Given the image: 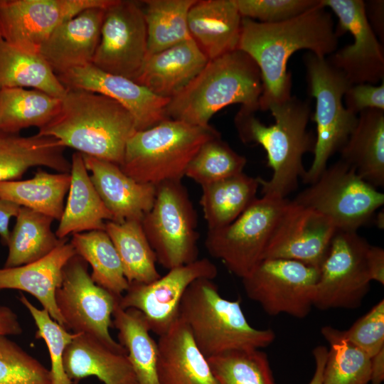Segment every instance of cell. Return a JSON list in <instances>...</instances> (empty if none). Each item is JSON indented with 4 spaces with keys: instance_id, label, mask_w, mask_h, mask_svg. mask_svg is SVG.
Wrapping results in <instances>:
<instances>
[{
    "instance_id": "cell-1",
    "label": "cell",
    "mask_w": 384,
    "mask_h": 384,
    "mask_svg": "<svg viewBox=\"0 0 384 384\" xmlns=\"http://www.w3.org/2000/svg\"><path fill=\"white\" fill-rule=\"evenodd\" d=\"M320 1L292 18L273 23L242 18L238 49L255 62L262 82L260 109L289 98L292 75L287 62L297 50L306 49L325 58L337 50L338 38L331 14Z\"/></svg>"
},
{
    "instance_id": "cell-2",
    "label": "cell",
    "mask_w": 384,
    "mask_h": 384,
    "mask_svg": "<svg viewBox=\"0 0 384 384\" xmlns=\"http://www.w3.org/2000/svg\"><path fill=\"white\" fill-rule=\"evenodd\" d=\"M269 110L274 123L266 126L242 109L235 124L242 142L261 145L267 153V166L272 174L269 180L258 178L263 196L287 198L294 191L299 178L306 173L303 156L314 147L315 137L307 131L311 107L307 100L296 96L270 103Z\"/></svg>"
},
{
    "instance_id": "cell-3",
    "label": "cell",
    "mask_w": 384,
    "mask_h": 384,
    "mask_svg": "<svg viewBox=\"0 0 384 384\" xmlns=\"http://www.w3.org/2000/svg\"><path fill=\"white\" fill-rule=\"evenodd\" d=\"M137 131L132 115L114 100L88 90L67 89L60 111L38 134L119 166L127 143Z\"/></svg>"
},
{
    "instance_id": "cell-4",
    "label": "cell",
    "mask_w": 384,
    "mask_h": 384,
    "mask_svg": "<svg viewBox=\"0 0 384 384\" xmlns=\"http://www.w3.org/2000/svg\"><path fill=\"white\" fill-rule=\"evenodd\" d=\"M262 92L258 66L250 55L237 49L208 60L202 70L169 100L166 112L168 119L208 127L216 112L233 104L255 112L260 109Z\"/></svg>"
},
{
    "instance_id": "cell-5",
    "label": "cell",
    "mask_w": 384,
    "mask_h": 384,
    "mask_svg": "<svg viewBox=\"0 0 384 384\" xmlns=\"http://www.w3.org/2000/svg\"><path fill=\"white\" fill-rule=\"evenodd\" d=\"M179 318L206 358L229 351L261 349L275 339L273 330L252 326L240 300L223 298L210 279H198L189 285L181 302Z\"/></svg>"
},
{
    "instance_id": "cell-6",
    "label": "cell",
    "mask_w": 384,
    "mask_h": 384,
    "mask_svg": "<svg viewBox=\"0 0 384 384\" xmlns=\"http://www.w3.org/2000/svg\"><path fill=\"white\" fill-rule=\"evenodd\" d=\"M220 135L211 126L202 127L167 119L137 131L129 138L119 167L134 180L156 186L181 181L201 146Z\"/></svg>"
},
{
    "instance_id": "cell-7",
    "label": "cell",
    "mask_w": 384,
    "mask_h": 384,
    "mask_svg": "<svg viewBox=\"0 0 384 384\" xmlns=\"http://www.w3.org/2000/svg\"><path fill=\"white\" fill-rule=\"evenodd\" d=\"M309 94L316 100L311 117L316 125L314 159L302 178L314 183L327 167L329 158L340 151L355 129L358 115L348 110L343 96L351 86L344 75L326 58L309 52L304 56Z\"/></svg>"
},
{
    "instance_id": "cell-8",
    "label": "cell",
    "mask_w": 384,
    "mask_h": 384,
    "mask_svg": "<svg viewBox=\"0 0 384 384\" xmlns=\"http://www.w3.org/2000/svg\"><path fill=\"white\" fill-rule=\"evenodd\" d=\"M141 223L164 268L169 270L198 259L197 215L181 181L156 186L154 204Z\"/></svg>"
},
{
    "instance_id": "cell-9",
    "label": "cell",
    "mask_w": 384,
    "mask_h": 384,
    "mask_svg": "<svg viewBox=\"0 0 384 384\" xmlns=\"http://www.w3.org/2000/svg\"><path fill=\"white\" fill-rule=\"evenodd\" d=\"M329 218L337 230L357 232L384 204V194L339 159L292 200Z\"/></svg>"
},
{
    "instance_id": "cell-10",
    "label": "cell",
    "mask_w": 384,
    "mask_h": 384,
    "mask_svg": "<svg viewBox=\"0 0 384 384\" xmlns=\"http://www.w3.org/2000/svg\"><path fill=\"white\" fill-rule=\"evenodd\" d=\"M288 201L263 196L233 222L208 230L205 247L210 255L220 260L235 275L244 278L263 260L264 253Z\"/></svg>"
},
{
    "instance_id": "cell-11",
    "label": "cell",
    "mask_w": 384,
    "mask_h": 384,
    "mask_svg": "<svg viewBox=\"0 0 384 384\" xmlns=\"http://www.w3.org/2000/svg\"><path fill=\"white\" fill-rule=\"evenodd\" d=\"M119 299L93 282L87 263L78 255L64 267L62 282L55 292L56 305L66 330L90 335L110 348L127 353L109 331Z\"/></svg>"
},
{
    "instance_id": "cell-12",
    "label": "cell",
    "mask_w": 384,
    "mask_h": 384,
    "mask_svg": "<svg viewBox=\"0 0 384 384\" xmlns=\"http://www.w3.org/2000/svg\"><path fill=\"white\" fill-rule=\"evenodd\" d=\"M319 269L284 259H263L242 279L247 297L266 314L304 319L314 306Z\"/></svg>"
},
{
    "instance_id": "cell-13",
    "label": "cell",
    "mask_w": 384,
    "mask_h": 384,
    "mask_svg": "<svg viewBox=\"0 0 384 384\" xmlns=\"http://www.w3.org/2000/svg\"><path fill=\"white\" fill-rule=\"evenodd\" d=\"M369 245L357 232L336 231L319 268L314 306L321 310L361 306L371 282L366 263Z\"/></svg>"
},
{
    "instance_id": "cell-14",
    "label": "cell",
    "mask_w": 384,
    "mask_h": 384,
    "mask_svg": "<svg viewBox=\"0 0 384 384\" xmlns=\"http://www.w3.org/2000/svg\"><path fill=\"white\" fill-rule=\"evenodd\" d=\"M147 55L144 10L134 1L114 0L105 10L92 65L134 82Z\"/></svg>"
},
{
    "instance_id": "cell-15",
    "label": "cell",
    "mask_w": 384,
    "mask_h": 384,
    "mask_svg": "<svg viewBox=\"0 0 384 384\" xmlns=\"http://www.w3.org/2000/svg\"><path fill=\"white\" fill-rule=\"evenodd\" d=\"M217 267L208 258H201L169 270L164 276L147 283H129L119 300V306L132 308L144 316L151 332L161 336L179 319V307L189 285L201 278L214 279Z\"/></svg>"
},
{
    "instance_id": "cell-16",
    "label": "cell",
    "mask_w": 384,
    "mask_h": 384,
    "mask_svg": "<svg viewBox=\"0 0 384 384\" xmlns=\"http://www.w3.org/2000/svg\"><path fill=\"white\" fill-rule=\"evenodd\" d=\"M338 17L336 28L340 36L348 31L353 43L336 50L327 61L340 70L350 85H375L384 78V53L370 26L362 0H320Z\"/></svg>"
},
{
    "instance_id": "cell-17",
    "label": "cell",
    "mask_w": 384,
    "mask_h": 384,
    "mask_svg": "<svg viewBox=\"0 0 384 384\" xmlns=\"http://www.w3.org/2000/svg\"><path fill=\"white\" fill-rule=\"evenodd\" d=\"M114 0H0V30L5 42L38 53L63 22L90 8L106 9Z\"/></svg>"
},
{
    "instance_id": "cell-18",
    "label": "cell",
    "mask_w": 384,
    "mask_h": 384,
    "mask_svg": "<svg viewBox=\"0 0 384 384\" xmlns=\"http://www.w3.org/2000/svg\"><path fill=\"white\" fill-rule=\"evenodd\" d=\"M336 231L321 213L288 200L263 259L294 260L319 269Z\"/></svg>"
},
{
    "instance_id": "cell-19",
    "label": "cell",
    "mask_w": 384,
    "mask_h": 384,
    "mask_svg": "<svg viewBox=\"0 0 384 384\" xmlns=\"http://www.w3.org/2000/svg\"><path fill=\"white\" fill-rule=\"evenodd\" d=\"M66 89L88 90L114 100L132 115L137 130H144L167 119L170 99L161 97L127 78L106 73L92 64L57 75Z\"/></svg>"
},
{
    "instance_id": "cell-20",
    "label": "cell",
    "mask_w": 384,
    "mask_h": 384,
    "mask_svg": "<svg viewBox=\"0 0 384 384\" xmlns=\"http://www.w3.org/2000/svg\"><path fill=\"white\" fill-rule=\"evenodd\" d=\"M105 9L90 8L60 24L39 54L56 75L92 63L100 40Z\"/></svg>"
},
{
    "instance_id": "cell-21",
    "label": "cell",
    "mask_w": 384,
    "mask_h": 384,
    "mask_svg": "<svg viewBox=\"0 0 384 384\" xmlns=\"http://www.w3.org/2000/svg\"><path fill=\"white\" fill-rule=\"evenodd\" d=\"M82 155L95 188L112 215V221H142L154 204L156 186L134 180L117 164Z\"/></svg>"
},
{
    "instance_id": "cell-22",
    "label": "cell",
    "mask_w": 384,
    "mask_h": 384,
    "mask_svg": "<svg viewBox=\"0 0 384 384\" xmlns=\"http://www.w3.org/2000/svg\"><path fill=\"white\" fill-rule=\"evenodd\" d=\"M76 252L68 240L51 252L35 262L10 268H0V290L18 289L33 295L43 309L64 327L55 302V292L63 279V271Z\"/></svg>"
},
{
    "instance_id": "cell-23",
    "label": "cell",
    "mask_w": 384,
    "mask_h": 384,
    "mask_svg": "<svg viewBox=\"0 0 384 384\" xmlns=\"http://www.w3.org/2000/svg\"><path fill=\"white\" fill-rule=\"evenodd\" d=\"M208 59L192 39L146 57L136 82L171 99L205 67Z\"/></svg>"
},
{
    "instance_id": "cell-24",
    "label": "cell",
    "mask_w": 384,
    "mask_h": 384,
    "mask_svg": "<svg viewBox=\"0 0 384 384\" xmlns=\"http://www.w3.org/2000/svg\"><path fill=\"white\" fill-rule=\"evenodd\" d=\"M159 384H218L208 359L179 318L157 341Z\"/></svg>"
},
{
    "instance_id": "cell-25",
    "label": "cell",
    "mask_w": 384,
    "mask_h": 384,
    "mask_svg": "<svg viewBox=\"0 0 384 384\" xmlns=\"http://www.w3.org/2000/svg\"><path fill=\"white\" fill-rule=\"evenodd\" d=\"M241 23L234 0H196L188 14L191 37L208 60L238 49Z\"/></svg>"
},
{
    "instance_id": "cell-26",
    "label": "cell",
    "mask_w": 384,
    "mask_h": 384,
    "mask_svg": "<svg viewBox=\"0 0 384 384\" xmlns=\"http://www.w3.org/2000/svg\"><path fill=\"white\" fill-rule=\"evenodd\" d=\"M63 366L75 383L95 376L104 384H137L127 353L115 351L86 334H75L67 346Z\"/></svg>"
},
{
    "instance_id": "cell-27",
    "label": "cell",
    "mask_w": 384,
    "mask_h": 384,
    "mask_svg": "<svg viewBox=\"0 0 384 384\" xmlns=\"http://www.w3.org/2000/svg\"><path fill=\"white\" fill-rule=\"evenodd\" d=\"M70 163L68 199L55 232L59 239L75 233L105 230V223L113 220L90 179L82 154L73 153Z\"/></svg>"
},
{
    "instance_id": "cell-28",
    "label": "cell",
    "mask_w": 384,
    "mask_h": 384,
    "mask_svg": "<svg viewBox=\"0 0 384 384\" xmlns=\"http://www.w3.org/2000/svg\"><path fill=\"white\" fill-rule=\"evenodd\" d=\"M65 149L53 137L38 134L21 137L0 131V182L20 180L33 166L70 173L71 163L65 156Z\"/></svg>"
},
{
    "instance_id": "cell-29",
    "label": "cell",
    "mask_w": 384,
    "mask_h": 384,
    "mask_svg": "<svg viewBox=\"0 0 384 384\" xmlns=\"http://www.w3.org/2000/svg\"><path fill=\"white\" fill-rule=\"evenodd\" d=\"M340 159L375 188L384 185V111L366 110L340 150Z\"/></svg>"
},
{
    "instance_id": "cell-30",
    "label": "cell",
    "mask_w": 384,
    "mask_h": 384,
    "mask_svg": "<svg viewBox=\"0 0 384 384\" xmlns=\"http://www.w3.org/2000/svg\"><path fill=\"white\" fill-rule=\"evenodd\" d=\"M112 326L118 331L119 343L126 351L137 384H159L158 343L150 335L142 314L132 308L124 309L117 303L112 314Z\"/></svg>"
},
{
    "instance_id": "cell-31",
    "label": "cell",
    "mask_w": 384,
    "mask_h": 384,
    "mask_svg": "<svg viewBox=\"0 0 384 384\" xmlns=\"http://www.w3.org/2000/svg\"><path fill=\"white\" fill-rule=\"evenodd\" d=\"M258 178L244 172L201 186L200 205L208 230L225 227L257 198Z\"/></svg>"
},
{
    "instance_id": "cell-32",
    "label": "cell",
    "mask_w": 384,
    "mask_h": 384,
    "mask_svg": "<svg viewBox=\"0 0 384 384\" xmlns=\"http://www.w3.org/2000/svg\"><path fill=\"white\" fill-rule=\"evenodd\" d=\"M70 181V173L38 169L27 180L1 181L0 198L60 220Z\"/></svg>"
},
{
    "instance_id": "cell-33",
    "label": "cell",
    "mask_w": 384,
    "mask_h": 384,
    "mask_svg": "<svg viewBox=\"0 0 384 384\" xmlns=\"http://www.w3.org/2000/svg\"><path fill=\"white\" fill-rule=\"evenodd\" d=\"M31 87L62 99L67 89L38 53L21 50L3 41L0 43V90Z\"/></svg>"
},
{
    "instance_id": "cell-34",
    "label": "cell",
    "mask_w": 384,
    "mask_h": 384,
    "mask_svg": "<svg viewBox=\"0 0 384 384\" xmlns=\"http://www.w3.org/2000/svg\"><path fill=\"white\" fill-rule=\"evenodd\" d=\"M16 218L4 267H16L38 260L68 240L59 239L52 231L54 220L48 215L21 207Z\"/></svg>"
},
{
    "instance_id": "cell-35",
    "label": "cell",
    "mask_w": 384,
    "mask_h": 384,
    "mask_svg": "<svg viewBox=\"0 0 384 384\" xmlns=\"http://www.w3.org/2000/svg\"><path fill=\"white\" fill-rule=\"evenodd\" d=\"M60 106V98L38 90H0V131L18 134L30 127L39 129L57 115Z\"/></svg>"
},
{
    "instance_id": "cell-36",
    "label": "cell",
    "mask_w": 384,
    "mask_h": 384,
    "mask_svg": "<svg viewBox=\"0 0 384 384\" xmlns=\"http://www.w3.org/2000/svg\"><path fill=\"white\" fill-rule=\"evenodd\" d=\"M105 230L119 256L129 283L147 284L161 277L156 269L155 253L141 221H107Z\"/></svg>"
},
{
    "instance_id": "cell-37",
    "label": "cell",
    "mask_w": 384,
    "mask_h": 384,
    "mask_svg": "<svg viewBox=\"0 0 384 384\" xmlns=\"http://www.w3.org/2000/svg\"><path fill=\"white\" fill-rule=\"evenodd\" d=\"M70 243L76 255L92 268L93 282L117 297H121L129 287L119 256L104 230L72 235Z\"/></svg>"
},
{
    "instance_id": "cell-38",
    "label": "cell",
    "mask_w": 384,
    "mask_h": 384,
    "mask_svg": "<svg viewBox=\"0 0 384 384\" xmlns=\"http://www.w3.org/2000/svg\"><path fill=\"white\" fill-rule=\"evenodd\" d=\"M196 0H147L144 10L147 56L192 38L188 14Z\"/></svg>"
},
{
    "instance_id": "cell-39",
    "label": "cell",
    "mask_w": 384,
    "mask_h": 384,
    "mask_svg": "<svg viewBox=\"0 0 384 384\" xmlns=\"http://www.w3.org/2000/svg\"><path fill=\"white\" fill-rule=\"evenodd\" d=\"M321 331L330 345L323 384H370L371 358L344 338L340 330L326 326Z\"/></svg>"
},
{
    "instance_id": "cell-40",
    "label": "cell",
    "mask_w": 384,
    "mask_h": 384,
    "mask_svg": "<svg viewBox=\"0 0 384 384\" xmlns=\"http://www.w3.org/2000/svg\"><path fill=\"white\" fill-rule=\"evenodd\" d=\"M207 359L218 384H276L267 355L260 349L229 351Z\"/></svg>"
},
{
    "instance_id": "cell-41",
    "label": "cell",
    "mask_w": 384,
    "mask_h": 384,
    "mask_svg": "<svg viewBox=\"0 0 384 384\" xmlns=\"http://www.w3.org/2000/svg\"><path fill=\"white\" fill-rule=\"evenodd\" d=\"M246 163V158L235 151L220 135L201 146L185 176L202 186L243 172Z\"/></svg>"
},
{
    "instance_id": "cell-42",
    "label": "cell",
    "mask_w": 384,
    "mask_h": 384,
    "mask_svg": "<svg viewBox=\"0 0 384 384\" xmlns=\"http://www.w3.org/2000/svg\"><path fill=\"white\" fill-rule=\"evenodd\" d=\"M28 309L37 327L36 338L44 340L50 358L52 384H72L63 366V354L75 334L69 332L56 322L44 309L36 307L23 294L18 298Z\"/></svg>"
},
{
    "instance_id": "cell-43",
    "label": "cell",
    "mask_w": 384,
    "mask_h": 384,
    "mask_svg": "<svg viewBox=\"0 0 384 384\" xmlns=\"http://www.w3.org/2000/svg\"><path fill=\"white\" fill-rule=\"evenodd\" d=\"M0 384H52L50 370L6 336L0 335Z\"/></svg>"
},
{
    "instance_id": "cell-44",
    "label": "cell",
    "mask_w": 384,
    "mask_h": 384,
    "mask_svg": "<svg viewBox=\"0 0 384 384\" xmlns=\"http://www.w3.org/2000/svg\"><path fill=\"white\" fill-rule=\"evenodd\" d=\"M242 18L260 23L284 21L315 7L320 0H234Z\"/></svg>"
},
{
    "instance_id": "cell-45",
    "label": "cell",
    "mask_w": 384,
    "mask_h": 384,
    "mask_svg": "<svg viewBox=\"0 0 384 384\" xmlns=\"http://www.w3.org/2000/svg\"><path fill=\"white\" fill-rule=\"evenodd\" d=\"M342 336L359 348L370 358L384 348V300L382 299L348 330L341 331Z\"/></svg>"
},
{
    "instance_id": "cell-46",
    "label": "cell",
    "mask_w": 384,
    "mask_h": 384,
    "mask_svg": "<svg viewBox=\"0 0 384 384\" xmlns=\"http://www.w3.org/2000/svg\"><path fill=\"white\" fill-rule=\"evenodd\" d=\"M345 107L358 115L363 110L384 111V83L379 85L357 84L351 85L343 96Z\"/></svg>"
},
{
    "instance_id": "cell-47",
    "label": "cell",
    "mask_w": 384,
    "mask_h": 384,
    "mask_svg": "<svg viewBox=\"0 0 384 384\" xmlns=\"http://www.w3.org/2000/svg\"><path fill=\"white\" fill-rule=\"evenodd\" d=\"M366 263L368 273L371 281H376L384 284V250L383 248L369 245L366 255Z\"/></svg>"
},
{
    "instance_id": "cell-48",
    "label": "cell",
    "mask_w": 384,
    "mask_h": 384,
    "mask_svg": "<svg viewBox=\"0 0 384 384\" xmlns=\"http://www.w3.org/2000/svg\"><path fill=\"white\" fill-rule=\"evenodd\" d=\"M21 206L0 198V239L4 245H7L10 231L9 228L11 218L16 217Z\"/></svg>"
},
{
    "instance_id": "cell-49",
    "label": "cell",
    "mask_w": 384,
    "mask_h": 384,
    "mask_svg": "<svg viewBox=\"0 0 384 384\" xmlns=\"http://www.w3.org/2000/svg\"><path fill=\"white\" fill-rule=\"evenodd\" d=\"M22 326L16 314L9 306H0V335H20Z\"/></svg>"
},
{
    "instance_id": "cell-50",
    "label": "cell",
    "mask_w": 384,
    "mask_h": 384,
    "mask_svg": "<svg viewBox=\"0 0 384 384\" xmlns=\"http://www.w3.org/2000/svg\"><path fill=\"white\" fill-rule=\"evenodd\" d=\"M315 361V371L308 384H323V372L328 354V348L324 346H317L312 351Z\"/></svg>"
},
{
    "instance_id": "cell-51",
    "label": "cell",
    "mask_w": 384,
    "mask_h": 384,
    "mask_svg": "<svg viewBox=\"0 0 384 384\" xmlns=\"http://www.w3.org/2000/svg\"><path fill=\"white\" fill-rule=\"evenodd\" d=\"M370 360V384H382L384 381V348Z\"/></svg>"
},
{
    "instance_id": "cell-52",
    "label": "cell",
    "mask_w": 384,
    "mask_h": 384,
    "mask_svg": "<svg viewBox=\"0 0 384 384\" xmlns=\"http://www.w3.org/2000/svg\"><path fill=\"white\" fill-rule=\"evenodd\" d=\"M370 7L368 9H370V14H367V15L370 14V16H367L368 21H371L370 23V26L373 23L375 25L376 28L375 31H378V33L379 35H381V31L382 33L383 31V1H371L369 2ZM367 8V7H366Z\"/></svg>"
},
{
    "instance_id": "cell-53",
    "label": "cell",
    "mask_w": 384,
    "mask_h": 384,
    "mask_svg": "<svg viewBox=\"0 0 384 384\" xmlns=\"http://www.w3.org/2000/svg\"><path fill=\"white\" fill-rule=\"evenodd\" d=\"M375 225L379 229H383L384 228V213L383 210L377 213L375 220Z\"/></svg>"
},
{
    "instance_id": "cell-54",
    "label": "cell",
    "mask_w": 384,
    "mask_h": 384,
    "mask_svg": "<svg viewBox=\"0 0 384 384\" xmlns=\"http://www.w3.org/2000/svg\"><path fill=\"white\" fill-rule=\"evenodd\" d=\"M4 41L3 39V36H2V34H1V30H0V43Z\"/></svg>"
}]
</instances>
